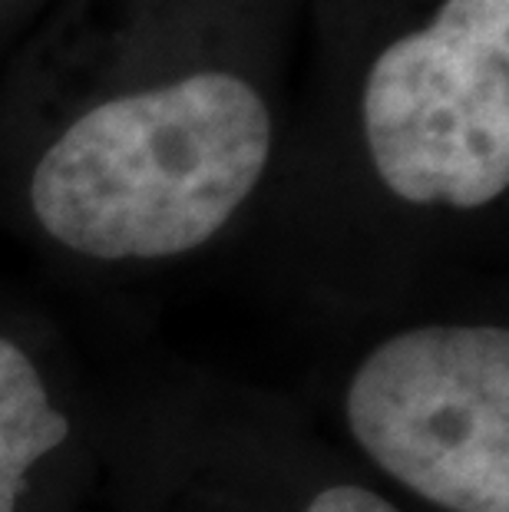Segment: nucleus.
<instances>
[{
    "label": "nucleus",
    "instance_id": "f257e3e1",
    "mask_svg": "<svg viewBox=\"0 0 509 512\" xmlns=\"http://www.w3.org/2000/svg\"><path fill=\"white\" fill-rule=\"evenodd\" d=\"M344 420L381 470L447 512H509V331L424 324L357 364Z\"/></svg>",
    "mask_w": 509,
    "mask_h": 512
},
{
    "label": "nucleus",
    "instance_id": "f03ea898",
    "mask_svg": "<svg viewBox=\"0 0 509 512\" xmlns=\"http://www.w3.org/2000/svg\"><path fill=\"white\" fill-rule=\"evenodd\" d=\"M70 417L24 347L0 334V512H17L27 476L70 440Z\"/></svg>",
    "mask_w": 509,
    "mask_h": 512
},
{
    "label": "nucleus",
    "instance_id": "7ed1b4c3",
    "mask_svg": "<svg viewBox=\"0 0 509 512\" xmlns=\"http://www.w3.org/2000/svg\"><path fill=\"white\" fill-rule=\"evenodd\" d=\"M305 512H400V509L367 486L334 483V486H324L308 503Z\"/></svg>",
    "mask_w": 509,
    "mask_h": 512
},
{
    "label": "nucleus",
    "instance_id": "20e7f679",
    "mask_svg": "<svg viewBox=\"0 0 509 512\" xmlns=\"http://www.w3.org/2000/svg\"><path fill=\"white\" fill-rule=\"evenodd\" d=\"M57 0H0V57L20 47Z\"/></svg>",
    "mask_w": 509,
    "mask_h": 512
}]
</instances>
